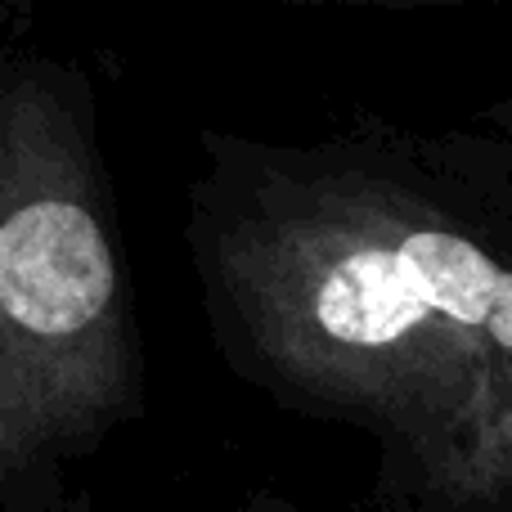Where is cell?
Here are the masks:
<instances>
[{"instance_id":"1","label":"cell","mask_w":512,"mask_h":512,"mask_svg":"<svg viewBox=\"0 0 512 512\" xmlns=\"http://www.w3.org/2000/svg\"><path fill=\"white\" fill-rule=\"evenodd\" d=\"M212 306L283 400L369 427L436 512L512 504V265L360 171L274 176L203 239Z\"/></svg>"},{"instance_id":"2","label":"cell","mask_w":512,"mask_h":512,"mask_svg":"<svg viewBox=\"0 0 512 512\" xmlns=\"http://www.w3.org/2000/svg\"><path fill=\"white\" fill-rule=\"evenodd\" d=\"M140 396L126 279L68 81L36 63L0 95V468L36 477Z\"/></svg>"},{"instance_id":"3","label":"cell","mask_w":512,"mask_h":512,"mask_svg":"<svg viewBox=\"0 0 512 512\" xmlns=\"http://www.w3.org/2000/svg\"><path fill=\"white\" fill-rule=\"evenodd\" d=\"M243 512H301L292 499H279V495H270V490H256V495H248V508Z\"/></svg>"}]
</instances>
